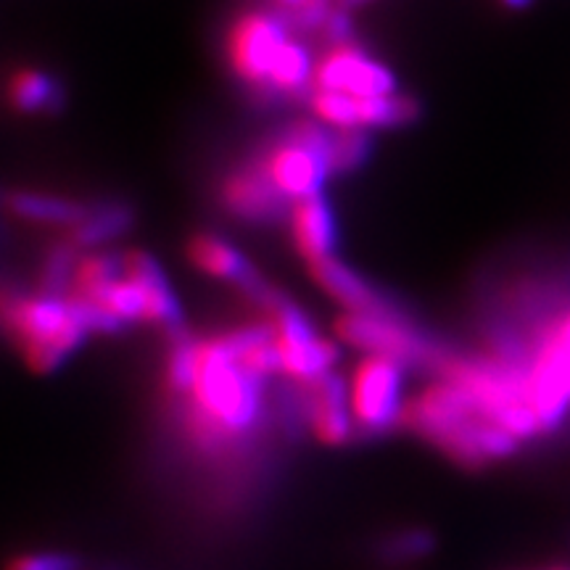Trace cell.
<instances>
[{
	"label": "cell",
	"instance_id": "6da1fadb",
	"mask_svg": "<svg viewBox=\"0 0 570 570\" xmlns=\"http://www.w3.org/2000/svg\"><path fill=\"white\" fill-rule=\"evenodd\" d=\"M269 377L248 367L227 333L196 338V370L188 399V428L198 444L244 439L259 425Z\"/></svg>",
	"mask_w": 570,
	"mask_h": 570
},
{
	"label": "cell",
	"instance_id": "7a4b0ae2",
	"mask_svg": "<svg viewBox=\"0 0 570 570\" xmlns=\"http://www.w3.org/2000/svg\"><path fill=\"white\" fill-rule=\"evenodd\" d=\"M404 425L462 468L494 465L523 444L483 415L465 389L441 375L410 399Z\"/></svg>",
	"mask_w": 570,
	"mask_h": 570
},
{
	"label": "cell",
	"instance_id": "3957f363",
	"mask_svg": "<svg viewBox=\"0 0 570 570\" xmlns=\"http://www.w3.org/2000/svg\"><path fill=\"white\" fill-rule=\"evenodd\" d=\"M3 325L35 375H51L92 336L80 306L67 294L3 296Z\"/></svg>",
	"mask_w": 570,
	"mask_h": 570
},
{
	"label": "cell",
	"instance_id": "277c9868",
	"mask_svg": "<svg viewBox=\"0 0 570 570\" xmlns=\"http://www.w3.org/2000/svg\"><path fill=\"white\" fill-rule=\"evenodd\" d=\"M240 291L265 312L281 375L294 381L296 386H306V383L333 373V367L338 365L341 348L336 341L325 338L317 331L302 306L291 302L288 296L277 294L259 275H254Z\"/></svg>",
	"mask_w": 570,
	"mask_h": 570
},
{
	"label": "cell",
	"instance_id": "5b68a950",
	"mask_svg": "<svg viewBox=\"0 0 570 570\" xmlns=\"http://www.w3.org/2000/svg\"><path fill=\"white\" fill-rule=\"evenodd\" d=\"M525 396L541 433H554L570 417V302L533 327L525 346Z\"/></svg>",
	"mask_w": 570,
	"mask_h": 570
},
{
	"label": "cell",
	"instance_id": "8992f818",
	"mask_svg": "<svg viewBox=\"0 0 570 570\" xmlns=\"http://www.w3.org/2000/svg\"><path fill=\"white\" fill-rule=\"evenodd\" d=\"M407 365L381 354H362L346 377L348 407L356 431L365 436H383L404 425L410 399L404 396Z\"/></svg>",
	"mask_w": 570,
	"mask_h": 570
},
{
	"label": "cell",
	"instance_id": "52a82bcc",
	"mask_svg": "<svg viewBox=\"0 0 570 570\" xmlns=\"http://www.w3.org/2000/svg\"><path fill=\"white\" fill-rule=\"evenodd\" d=\"M333 333L341 344L360 354H381L407 367H439L444 354L396 309L391 312H341Z\"/></svg>",
	"mask_w": 570,
	"mask_h": 570
},
{
	"label": "cell",
	"instance_id": "ba28073f",
	"mask_svg": "<svg viewBox=\"0 0 570 570\" xmlns=\"http://www.w3.org/2000/svg\"><path fill=\"white\" fill-rule=\"evenodd\" d=\"M288 38V21L281 13L262 9L240 13L227 32V61L235 77L265 96L269 67Z\"/></svg>",
	"mask_w": 570,
	"mask_h": 570
},
{
	"label": "cell",
	"instance_id": "9c48e42d",
	"mask_svg": "<svg viewBox=\"0 0 570 570\" xmlns=\"http://www.w3.org/2000/svg\"><path fill=\"white\" fill-rule=\"evenodd\" d=\"M312 90H338L360 98H377L399 92L396 75L356 42H331V48L315 61Z\"/></svg>",
	"mask_w": 570,
	"mask_h": 570
},
{
	"label": "cell",
	"instance_id": "30bf717a",
	"mask_svg": "<svg viewBox=\"0 0 570 570\" xmlns=\"http://www.w3.org/2000/svg\"><path fill=\"white\" fill-rule=\"evenodd\" d=\"M256 164L291 204L320 196L325 180L331 177L327 156L309 142L294 138L288 130L256 159Z\"/></svg>",
	"mask_w": 570,
	"mask_h": 570
},
{
	"label": "cell",
	"instance_id": "8fae6325",
	"mask_svg": "<svg viewBox=\"0 0 570 570\" xmlns=\"http://www.w3.org/2000/svg\"><path fill=\"white\" fill-rule=\"evenodd\" d=\"M302 389V415L309 433L323 446H346L354 439L356 423L348 407L346 377L327 373Z\"/></svg>",
	"mask_w": 570,
	"mask_h": 570
},
{
	"label": "cell",
	"instance_id": "7c38bea8",
	"mask_svg": "<svg viewBox=\"0 0 570 570\" xmlns=\"http://www.w3.org/2000/svg\"><path fill=\"white\" fill-rule=\"evenodd\" d=\"M219 202L227 214L248 225H273L288 217L291 202L269 183L259 164L233 169L219 188Z\"/></svg>",
	"mask_w": 570,
	"mask_h": 570
},
{
	"label": "cell",
	"instance_id": "4fadbf2b",
	"mask_svg": "<svg viewBox=\"0 0 570 570\" xmlns=\"http://www.w3.org/2000/svg\"><path fill=\"white\" fill-rule=\"evenodd\" d=\"M309 277L323 294L336 302L344 312H391L396 309L389 298H383L377 291L352 269L338 256H325V259L309 262L306 265Z\"/></svg>",
	"mask_w": 570,
	"mask_h": 570
},
{
	"label": "cell",
	"instance_id": "5bb4252c",
	"mask_svg": "<svg viewBox=\"0 0 570 570\" xmlns=\"http://www.w3.org/2000/svg\"><path fill=\"white\" fill-rule=\"evenodd\" d=\"M288 227L294 238L296 252L302 259L309 262L336 256L338 248V225L333 206L323 196H309L302 202H294L288 209Z\"/></svg>",
	"mask_w": 570,
	"mask_h": 570
},
{
	"label": "cell",
	"instance_id": "9a60e30c",
	"mask_svg": "<svg viewBox=\"0 0 570 570\" xmlns=\"http://www.w3.org/2000/svg\"><path fill=\"white\" fill-rule=\"evenodd\" d=\"M122 267L127 275H132L140 283L146 294L148 325H159L169 333L183 331V306L177 302L173 283L167 281L159 262L146 252H127L122 254Z\"/></svg>",
	"mask_w": 570,
	"mask_h": 570
},
{
	"label": "cell",
	"instance_id": "2e32d148",
	"mask_svg": "<svg viewBox=\"0 0 570 570\" xmlns=\"http://www.w3.org/2000/svg\"><path fill=\"white\" fill-rule=\"evenodd\" d=\"M188 259L198 273L209 275L214 281L235 283L238 288H244L256 275L246 256L240 254V248L233 246L230 240L219 238V235L196 233L188 244Z\"/></svg>",
	"mask_w": 570,
	"mask_h": 570
},
{
	"label": "cell",
	"instance_id": "e0dca14e",
	"mask_svg": "<svg viewBox=\"0 0 570 570\" xmlns=\"http://www.w3.org/2000/svg\"><path fill=\"white\" fill-rule=\"evenodd\" d=\"M315 61L309 48L296 38H288L269 67L265 96H302L315 80Z\"/></svg>",
	"mask_w": 570,
	"mask_h": 570
},
{
	"label": "cell",
	"instance_id": "ac0fdd59",
	"mask_svg": "<svg viewBox=\"0 0 570 570\" xmlns=\"http://www.w3.org/2000/svg\"><path fill=\"white\" fill-rule=\"evenodd\" d=\"M9 206L11 212L19 214L21 219H32V223H42V225H67V227H75L80 219H85V214L90 212L88 206L69 202V198L40 196V194H30V190L13 194L9 198Z\"/></svg>",
	"mask_w": 570,
	"mask_h": 570
},
{
	"label": "cell",
	"instance_id": "d6986e66",
	"mask_svg": "<svg viewBox=\"0 0 570 570\" xmlns=\"http://www.w3.org/2000/svg\"><path fill=\"white\" fill-rule=\"evenodd\" d=\"M127 225H130V212L125 206H106V209L85 214V219L71 227L69 240L85 252V248L104 246L114 235L125 233Z\"/></svg>",
	"mask_w": 570,
	"mask_h": 570
},
{
	"label": "cell",
	"instance_id": "ffe728a7",
	"mask_svg": "<svg viewBox=\"0 0 570 570\" xmlns=\"http://www.w3.org/2000/svg\"><path fill=\"white\" fill-rule=\"evenodd\" d=\"M9 101L19 111H42L59 101V88L46 71L19 69L9 80Z\"/></svg>",
	"mask_w": 570,
	"mask_h": 570
},
{
	"label": "cell",
	"instance_id": "44dd1931",
	"mask_svg": "<svg viewBox=\"0 0 570 570\" xmlns=\"http://www.w3.org/2000/svg\"><path fill=\"white\" fill-rule=\"evenodd\" d=\"M370 148H373V142H370L365 130H333L331 148H327L331 175L352 173V169L367 159Z\"/></svg>",
	"mask_w": 570,
	"mask_h": 570
},
{
	"label": "cell",
	"instance_id": "7402d4cb",
	"mask_svg": "<svg viewBox=\"0 0 570 570\" xmlns=\"http://www.w3.org/2000/svg\"><path fill=\"white\" fill-rule=\"evenodd\" d=\"M269 3L288 21V27L304 32L323 30L327 17L336 9L333 0H269Z\"/></svg>",
	"mask_w": 570,
	"mask_h": 570
},
{
	"label": "cell",
	"instance_id": "603a6c76",
	"mask_svg": "<svg viewBox=\"0 0 570 570\" xmlns=\"http://www.w3.org/2000/svg\"><path fill=\"white\" fill-rule=\"evenodd\" d=\"M436 550V539H433L431 531L425 529H410L391 537L386 544H383V554L391 562H417Z\"/></svg>",
	"mask_w": 570,
	"mask_h": 570
},
{
	"label": "cell",
	"instance_id": "cb8c5ba5",
	"mask_svg": "<svg viewBox=\"0 0 570 570\" xmlns=\"http://www.w3.org/2000/svg\"><path fill=\"white\" fill-rule=\"evenodd\" d=\"M82 562L71 552H21L9 560L6 570H80Z\"/></svg>",
	"mask_w": 570,
	"mask_h": 570
},
{
	"label": "cell",
	"instance_id": "d4e9b609",
	"mask_svg": "<svg viewBox=\"0 0 570 570\" xmlns=\"http://www.w3.org/2000/svg\"><path fill=\"white\" fill-rule=\"evenodd\" d=\"M531 3H533V0H502V6H508V9H512V11L529 9Z\"/></svg>",
	"mask_w": 570,
	"mask_h": 570
},
{
	"label": "cell",
	"instance_id": "484cf974",
	"mask_svg": "<svg viewBox=\"0 0 570 570\" xmlns=\"http://www.w3.org/2000/svg\"><path fill=\"white\" fill-rule=\"evenodd\" d=\"M544 570H570V566H568V562H558V566H550V568H544Z\"/></svg>",
	"mask_w": 570,
	"mask_h": 570
}]
</instances>
